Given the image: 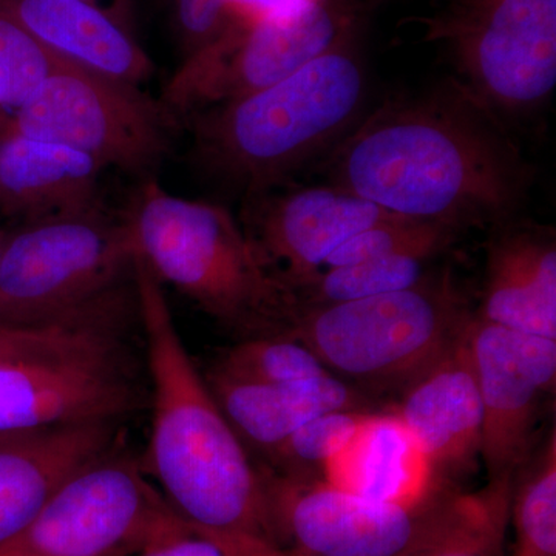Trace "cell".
I'll list each match as a JSON object with an SVG mask.
<instances>
[{
  "mask_svg": "<svg viewBox=\"0 0 556 556\" xmlns=\"http://www.w3.org/2000/svg\"><path fill=\"white\" fill-rule=\"evenodd\" d=\"M321 174L390 214L464 232L514 219L533 172L503 118L452 76L361 118Z\"/></svg>",
  "mask_w": 556,
  "mask_h": 556,
  "instance_id": "cell-1",
  "label": "cell"
},
{
  "mask_svg": "<svg viewBox=\"0 0 556 556\" xmlns=\"http://www.w3.org/2000/svg\"><path fill=\"white\" fill-rule=\"evenodd\" d=\"M135 287L152 420L146 473L197 532L244 556H291L274 529L265 468L255 466L219 408L179 336L163 285L139 255Z\"/></svg>",
  "mask_w": 556,
  "mask_h": 556,
  "instance_id": "cell-2",
  "label": "cell"
},
{
  "mask_svg": "<svg viewBox=\"0 0 556 556\" xmlns=\"http://www.w3.org/2000/svg\"><path fill=\"white\" fill-rule=\"evenodd\" d=\"M367 90L356 38L345 40L274 86L186 119L190 159L247 206L327 159L361 121Z\"/></svg>",
  "mask_w": 556,
  "mask_h": 556,
  "instance_id": "cell-3",
  "label": "cell"
},
{
  "mask_svg": "<svg viewBox=\"0 0 556 556\" xmlns=\"http://www.w3.org/2000/svg\"><path fill=\"white\" fill-rule=\"evenodd\" d=\"M139 258L159 278L241 340L288 336L300 302L243 223L223 204L141 181L127 212Z\"/></svg>",
  "mask_w": 556,
  "mask_h": 556,
  "instance_id": "cell-4",
  "label": "cell"
},
{
  "mask_svg": "<svg viewBox=\"0 0 556 556\" xmlns=\"http://www.w3.org/2000/svg\"><path fill=\"white\" fill-rule=\"evenodd\" d=\"M137 287L80 311L42 345L0 357V434L119 424L149 402L130 343Z\"/></svg>",
  "mask_w": 556,
  "mask_h": 556,
  "instance_id": "cell-5",
  "label": "cell"
},
{
  "mask_svg": "<svg viewBox=\"0 0 556 556\" xmlns=\"http://www.w3.org/2000/svg\"><path fill=\"white\" fill-rule=\"evenodd\" d=\"M475 314L445 270L402 291L303 308L287 338L357 388L404 393L463 342Z\"/></svg>",
  "mask_w": 556,
  "mask_h": 556,
  "instance_id": "cell-6",
  "label": "cell"
},
{
  "mask_svg": "<svg viewBox=\"0 0 556 556\" xmlns=\"http://www.w3.org/2000/svg\"><path fill=\"white\" fill-rule=\"evenodd\" d=\"M129 215L90 214L16 226L0 257V325L30 327L72 316L135 281Z\"/></svg>",
  "mask_w": 556,
  "mask_h": 556,
  "instance_id": "cell-7",
  "label": "cell"
},
{
  "mask_svg": "<svg viewBox=\"0 0 556 556\" xmlns=\"http://www.w3.org/2000/svg\"><path fill=\"white\" fill-rule=\"evenodd\" d=\"M197 532L119 450L73 471L0 556H138Z\"/></svg>",
  "mask_w": 556,
  "mask_h": 556,
  "instance_id": "cell-8",
  "label": "cell"
},
{
  "mask_svg": "<svg viewBox=\"0 0 556 556\" xmlns=\"http://www.w3.org/2000/svg\"><path fill=\"white\" fill-rule=\"evenodd\" d=\"M424 40L497 115L526 116L556 87V0H427Z\"/></svg>",
  "mask_w": 556,
  "mask_h": 556,
  "instance_id": "cell-9",
  "label": "cell"
},
{
  "mask_svg": "<svg viewBox=\"0 0 556 556\" xmlns=\"http://www.w3.org/2000/svg\"><path fill=\"white\" fill-rule=\"evenodd\" d=\"M179 127L163 101L138 84L68 60L58 64L11 119L16 134L67 146L104 170L141 181L156 178Z\"/></svg>",
  "mask_w": 556,
  "mask_h": 556,
  "instance_id": "cell-10",
  "label": "cell"
},
{
  "mask_svg": "<svg viewBox=\"0 0 556 556\" xmlns=\"http://www.w3.org/2000/svg\"><path fill=\"white\" fill-rule=\"evenodd\" d=\"M364 0H314L281 20H236L215 42L190 54L160 100L178 123L280 83L311 61L356 38Z\"/></svg>",
  "mask_w": 556,
  "mask_h": 556,
  "instance_id": "cell-11",
  "label": "cell"
},
{
  "mask_svg": "<svg viewBox=\"0 0 556 556\" xmlns=\"http://www.w3.org/2000/svg\"><path fill=\"white\" fill-rule=\"evenodd\" d=\"M263 468L274 529L291 556L408 555L445 526L460 495L444 486L417 503H396Z\"/></svg>",
  "mask_w": 556,
  "mask_h": 556,
  "instance_id": "cell-12",
  "label": "cell"
},
{
  "mask_svg": "<svg viewBox=\"0 0 556 556\" xmlns=\"http://www.w3.org/2000/svg\"><path fill=\"white\" fill-rule=\"evenodd\" d=\"M467 345L481 396V459L489 481L517 478L535 455L541 409L555 391L556 339L475 314Z\"/></svg>",
  "mask_w": 556,
  "mask_h": 556,
  "instance_id": "cell-13",
  "label": "cell"
},
{
  "mask_svg": "<svg viewBox=\"0 0 556 556\" xmlns=\"http://www.w3.org/2000/svg\"><path fill=\"white\" fill-rule=\"evenodd\" d=\"M244 214L249 236L292 289L340 244L394 215L332 185L278 189L247 204Z\"/></svg>",
  "mask_w": 556,
  "mask_h": 556,
  "instance_id": "cell-14",
  "label": "cell"
},
{
  "mask_svg": "<svg viewBox=\"0 0 556 556\" xmlns=\"http://www.w3.org/2000/svg\"><path fill=\"white\" fill-rule=\"evenodd\" d=\"M399 422L441 482L481 459L482 404L466 338L402 393Z\"/></svg>",
  "mask_w": 556,
  "mask_h": 556,
  "instance_id": "cell-15",
  "label": "cell"
},
{
  "mask_svg": "<svg viewBox=\"0 0 556 556\" xmlns=\"http://www.w3.org/2000/svg\"><path fill=\"white\" fill-rule=\"evenodd\" d=\"M477 317L500 327L556 339L555 229L508 219L486 244Z\"/></svg>",
  "mask_w": 556,
  "mask_h": 556,
  "instance_id": "cell-16",
  "label": "cell"
},
{
  "mask_svg": "<svg viewBox=\"0 0 556 556\" xmlns=\"http://www.w3.org/2000/svg\"><path fill=\"white\" fill-rule=\"evenodd\" d=\"M119 424L0 434V546L20 535L61 482L118 445Z\"/></svg>",
  "mask_w": 556,
  "mask_h": 556,
  "instance_id": "cell-17",
  "label": "cell"
},
{
  "mask_svg": "<svg viewBox=\"0 0 556 556\" xmlns=\"http://www.w3.org/2000/svg\"><path fill=\"white\" fill-rule=\"evenodd\" d=\"M102 172L78 150L11 130L0 146V214L24 226L101 211Z\"/></svg>",
  "mask_w": 556,
  "mask_h": 556,
  "instance_id": "cell-18",
  "label": "cell"
},
{
  "mask_svg": "<svg viewBox=\"0 0 556 556\" xmlns=\"http://www.w3.org/2000/svg\"><path fill=\"white\" fill-rule=\"evenodd\" d=\"M206 382L241 441L265 460L314 417L348 409L372 412L365 391L329 371L313 379L270 386L214 367Z\"/></svg>",
  "mask_w": 556,
  "mask_h": 556,
  "instance_id": "cell-19",
  "label": "cell"
},
{
  "mask_svg": "<svg viewBox=\"0 0 556 556\" xmlns=\"http://www.w3.org/2000/svg\"><path fill=\"white\" fill-rule=\"evenodd\" d=\"M0 16L84 67L138 86L153 76V62L135 36L83 0H0Z\"/></svg>",
  "mask_w": 556,
  "mask_h": 556,
  "instance_id": "cell-20",
  "label": "cell"
},
{
  "mask_svg": "<svg viewBox=\"0 0 556 556\" xmlns=\"http://www.w3.org/2000/svg\"><path fill=\"white\" fill-rule=\"evenodd\" d=\"M321 479L358 495L396 503H417L448 486L431 473L394 413H376L328 464Z\"/></svg>",
  "mask_w": 556,
  "mask_h": 556,
  "instance_id": "cell-21",
  "label": "cell"
},
{
  "mask_svg": "<svg viewBox=\"0 0 556 556\" xmlns=\"http://www.w3.org/2000/svg\"><path fill=\"white\" fill-rule=\"evenodd\" d=\"M514 485L515 478H504L460 493L445 526L405 556H504Z\"/></svg>",
  "mask_w": 556,
  "mask_h": 556,
  "instance_id": "cell-22",
  "label": "cell"
},
{
  "mask_svg": "<svg viewBox=\"0 0 556 556\" xmlns=\"http://www.w3.org/2000/svg\"><path fill=\"white\" fill-rule=\"evenodd\" d=\"M437 255L396 254L356 265L318 270L294 289L300 306L332 305L415 287Z\"/></svg>",
  "mask_w": 556,
  "mask_h": 556,
  "instance_id": "cell-23",
  "label": "cell"
},
{
  "mask_svg": "<svg viewBox=\"0 0 556 556\" xmlns=\"http://www.w3.org/2000/svg\"><path fill=\"white\" fill-rule=\"evenodd\" d=\"M515 479L510 519L514 556H556V434H548L536 459Z\"/></svg>",
  "mask_w": 556,
  "mask_h": 556,
  "instance_id": "cell-24",
  "label": "cell"
},
{
  "mask_svg": "<svg viewBox=\"0 0 556 556\" xmlns=\"http://www.w3.org/2000/svg\"><path fill=\"white\" fill-rule=\"evenodd\" d=\"M376 413L348 409L314 417L266 459V467L283 477L321 479L328 464L362 433Z\"/></svg>",
  "mask_w": 556,
  "mask_h": 556,
  "instance_id": "cell-25",
  "label": "cell"
},
{
  "mask_svg": "<svg viewBox=\"0 0 556 556\" xmlns=\"http://www.w3.org/2000/svg\"><path fill=\"white\" fill-rule=\"evenodd\" d=\"M215 367L237 378L270 386H285L328 372L308 346L287 336L240 340Z\"/></svg>",
  "mask_w": 556,
  "mask_h": 556,
  "instance_id": "cell-26",
  "label": "cell"
},
{
  "mask_svg": "<svg viewBox=\"0 0 556 556\" xmlns=\"http://www.w3.org/2000/svg\"><path fill=\"white\" fill-rule=\"evenodd\" d=\"M65 58L0 16V109L16 112Z\"/></svg>",
  "mask_w": 556,
  "mask_h": 556,
  "instance_id": "cell-27",
  "label": "cell"
},
{
  "mask_svg": "<svg viewBox=\"0 0 556 556\" xmlns=\"http://www.w3.org/2000/svg\"><path fill=\"white\" fill-rule=\"evenodd\" d=\"M182 60L225 35L236 22L229 0H172Z\"/></svg>",
  "mask_w": 556,
  "mask_h": 556,
  "instance_id": "cell-28",
  "label": "cell"
},
{
  "mask_svg": "<svg viewBox=\"0 0 556 556\" xmlns=\"http://www.w3.org/2000/svg\"><path fill=\"white\" fill-rule=\"evenodd\" d=\"M61 321L30 325V327H13L0 325V357L16 356L27 353L33 348L42 345L60 331Z\"/></svg>",
  "mask_w": 556,
  "mask_h": 556,
  "instance_id": "cell-29",
  "label": "cell"
},
{
  "mask_svg": "<svg viewBox=\"0 0 556 556\" xmlns=\"http://www.w3.org/2000/svg\"><path fill=\"white\" fill-rule=\"evenodd\" d=\"M314 0H229L236 20L260 22L281 20L306 9Z\"/></svg>",
  "mask_w": 556,
  "mask_h": 556,
  "instance_id": "cell-30",
  "label": "cell"
},
{
  "mask_svg": "<svg viewBox=\"0 0 556 556\" xmlns=\"http://www.w3.org/2000/svg\"><path fill=\"white\" fill-rule=\"evenodd\" d=\"M138 556H244L232 548L218 543L214 538L192 532L189 535L161 544Z\"/></svg>",
  "mask_w": 556,
  "mask_h": 556,
  "instance_id": "cell-31",
  "label": "cell"
},
{
  "mask_svg": "<svg viewBox=\"0 0 556 556\" xmlns=\"http://www.w3.org/2000/svg\"><path fill=\"white\" fill-rule=\"evenodd\" d=\"M83 2L108 14L110 20L115 21L124 30L134 35L135 0H83Z\"/></svg>",
  "mask_w": 556,
  "mask_h": 556,
  "instance_id": "cell-32",
  "label": "cell"
},
{
  "mask_svg": "<svg viewBox=\"0 0 556 556\" xmlns=\"http://www.w3.org/2000/svg\"><path fill=\"white\" fill-rule=\"evenodd\" d=\"M10 131L11 121L10 123H2V121H0V146H2V142L5 141L7 137H9Z\"/></svg>",
  "mask_w": 556,
  "mask_h": 556,
  "instance_id": "cell-33",
  "label": "cell"
},
{
  "mask_svg": "<svg viewBox=\"0 0 556 556\" xmlns=\"http://www.w3.org/2000/svg\"><path fill=\"white\" fill-rule=\"evenodd\" d=\"M7 237H9V232L0 230V257H2L3 244H5Z\"/></svg>",
  "mask_w": 556,
  "mask_h": 556,
  "instance_id": "cell-34",
  "label": "cell"
},
{
  "mask_svg": "<svg viewBox=\"0 0 556 556\" xmlns=\"http://www.w3.org/2000/svg\"><path fill=\"white\" fill-rule=\"evenodd\" d=\"M365 2H367V3H368V0H365Z\"/></svg>",
  "mask_w": 556,
  "mask_h": 556,
  "instance_id": "cell-35",
  "label": "cell"
}]
</instances>
